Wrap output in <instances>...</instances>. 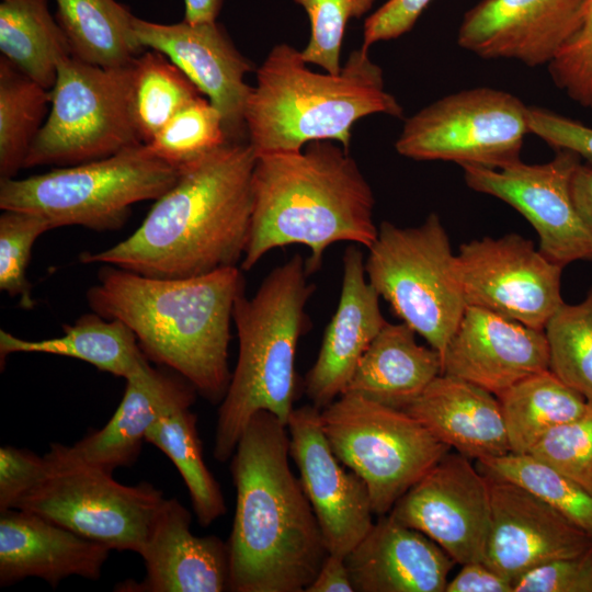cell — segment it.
I'll return each instance as SVG.
<instances>
[{
  "label": "cell",
  "mask_w": 592,
  "mask_h": 592,
  "mask_svg": "<svg viewBox=\"0 0 592 592\" xmlns=\"http://www.w3.org/2000/svg\"><path fill=\"white\" fill-rule=\"evenodd\" d=\"M255 153L248 141H226L180 168L177 182L125 240L83 263L111 264L149 277L184 278L237 266L253 212Z\"/></svg>",
  "instance_id": "obj_1"
},
{
  "label": "cell",
  "mask_w": 592,
  "mask_h": 592,
  "mask_svg": "<svg viewBox=\"0 0 592 592\" xmlns=\"http://www.w3.org/2000/svg\"><path fill=\"white\" fill-rule=\"evenodd\" d=\"M289 457L287 424L255 413L230 458L229 591L305 592L329 554Z\"/></svg>",
  "instance_id": "obj_2"
},
{
  "label": "cell",
  "mask_w": 592,
  "mask_h": 592,
  "mask_svg": "<svg viewBox=\"0 0 592 592\" xmlns=\"http://www.w3.org/2000/svg\"><path fill=\"white\" fill-rule=\"evenodd\" d=\"M242 292L244 277L237 266L159 278L104 264L87 300L93 312L125 323L149 361L181 375L217 405L231 379L230 322Z\"/></svg>",
  "instance_id": "obj_3"
},
{
  "label": "cell",
  "mask_w": 592,
  "mask_h": 592,
  "mask_svg": "<svg viewBox=\"0 0 592 592\" xmlns=\"http://www.w3.org/2000/svg\"><path fill=\"white\" fill-rule=\"evenodd\" d=\"M330 140L300 151L257 157L253 212L241 270H251L271 250L306 246V267H321L328 247L345 241L369 248L378 227L375 197L357 162Z\"/></svg>",
  "instance_id": "obj_4"
},
{
  "label": "cell",
  "mask_w": 592,
  "mask_h": 592,
  "mask_svg": "<svg viewBox=\"0 0 592 592\" xmlns=\"http://www.w3.org/2000/svg\"><path fill=\"white\" fill-rule=\"evenodd\" d=\"M244 110L248 143L255 157L300 151L318 140L349 150L353 125L372 114L401 117L386 91L383 69L360 47L338 73L309 69L300 50L275 45L257 69Z\"/></svg>",
  "instance_id": "obj_5"
},
{
  "label": "cell",
  "mask_w": 592,
  "mask_h": 592,
  "mask_svg": "<svg viewBox=\"0 0 592 592\" xmlns=\"http://www.w3.org/2000/svg\"><path fill=\"white\" fill-rule=\"evenodd\" d=\"M309 275L306 261L295 254L274 267L251 298L244 292L236 298L238 358L214 434L213 456L220 463L231 458L255 413L267 411L288 422L296 395V350L309 326L305 308L315 291Z\"/></svg>",
  "instance_id": "obj_6"
},
{
  "label": "cell",
  "mask_w": 592,
  "mask_h": 592,
  "mask_svg": "<svg viewBox=\"0 0 592 592\" xmlns=\"http://www.w3.org/2000/svg\"><path fill=\"white\" fill-rule=\"evenodd\" d=\"M179 174L180 168L143 144L107 158L59 167L25 179H3L0 208L42 215L53 228L116 230L126 223L134 204L156 201L177 182Z\"/></svg>",
  "instance_id": "obj_7"
},
{
  "label": "cell",
  "mask_w": 592,
  "mask_h": 592,
  "mask_svg": "<svg viewBox=\"0 0 592 592\" xmlns=\"http://www.w3.org/2000/svg\"><path fill=\"white\" fill-rule=\"evenodd\" d=\"M364 261L395 315L442 354L467 307L456 254L437 214L415 227L383 221Z\"/></svg>",
  "instance_id": "obj_8"
},
{
  "label": "cell",
  "mask_w": 592,
  "mask_h": 592,
  "mask_svg": "<svg viewBox=\"0 0 592 592\" xmlns=\"http://www.w3.org/2000/svg\"><path fill=\"white\" fill-rule=\"evenodd\" d=\"M133 64L103 68L66 56L58 61L47 118L24 168L68 167L143 145L132 104Z\"/></svg>",
  "instance_id": "obj_9"
},
{
  "label": "cell",
  "mask_w": 592,
  "mask_h": 592,
  "mask_svg": "<svg viewBox=\"0 0 592 592\" xmlns=\"http://www.w3.org/2000/svg\"><path fill=\"white\" fill-rule=\"evenodd\" d=\"M320 420L333 453L365 481L377 516L452 451L408 412L351 392L321 409Z\"/></svg>",
  "instance_id": "obj_10"
},
{
  "label": "cell",
  "mask_w": 592,
  "mask_h": 592,
  "mask_svg": "<svg viewBox=\"0 0 592 592\" xmlns=\"http://www.w3.org/2000/svg\"><path fill=\"white\" fill-rule=\"evenodd\" d=\"M525 105L516 95L489 87L447 94L403 123L397 152L419 161H452L501 169L521 160L530 133Z\"/></svg>",
  "instance_id": "obj_11"
},
{
  "label": "cell",
  "mask_w": 592,
  "mask_h": 592,
  "mask_svg": "<svg viewBox=\"0 0 592 592\" xmlns=\"http://www.w3.org/2000/svg\"><path fill=\"white\" fill-rule=\"evenodd\" d=\"M149 482L119 483L87 467L54 469L15 509L43 516L112 550L140 555L166 501Z\"/></svg>",
  "instance_id": "obj_12"
},
{
  "label": "cell",
  "mask_w": 592,
  "mask_h": 592,
  "mask_svg": "<svg viewBox=\"0 0 592 592\" xmlns=\"http://www.w3.org/2000/svg\"><path fill=\"white\" fill-rule=\"evenodd\" d=\"M456 264L467 306L544 330L563 303V267L517 234L463 243Z\"/></svg>",
  "instance_id": "obj_13"
},
{
  "label": "cell",
  "mask_w": 592,
  "mask_h": 592,
  "mask_svg": "<svg viewBox=\"0 0 592 592\" xmlns=\"http://www.w3.org/2000/svg\"><path fill=\"white\" fill-rule=\"evenodd\" d=\"M581 159L561 149L545 163L520 160L501 169L460 167L468 187L521 213L538 235L539 251L563 267L576 261H592V236L571 194L572 175Z\"/></svg>",
  "instance_id": "obj_14"
},
{
  "label": "cell",
  "mask_w": 592,
  "mask_h": 592,
  "mask_svg": "<svg viewBox=\"0 0 592 592\" xmlns=\"http://www.w3.org/2000/svg\"><path fill=\"white\" fill-rule=\"evenodd\" d=\"M388 515L430 537L456 563L483 561L491 524L488 479L471 459L449 451Z\"/></svg>",
  "instance_id": "obj_15"
},
{
  "label": "cell",
  "mask_w": 592,
  "mask_h": 592,
  "mask_svg": "<svg viewBox=\"0 0 592 592\" xmlns=\"http://www.w3.org/2000/svg\"><path fill=\"white\" fill-rule=\"evenodd\" d=\"M314 405L294 408L287 422L289 454L329 554L345 557L374 524L365 481L333 453Z\"/></svg>",
  "instance_id": "obj_16"
},
{
  "label": "cell",
  "mask_w": 592,
  "mask_h": 592,
  "mask_svg": "<svg viewBox=\"0 0 592 592\" xmlns=\"http://www.w3.org/2000/svg\"><path fill=\"white\" fill-rule=\"evenodd\" d=\"M134 30L145 48L167 56L220 112L229 141H248L244 110L252 87L246 76L254 67L221 24H160L135 16Z\"/></svg>",
  "instance_id": "obj_17"
},
{
  "label": "cell",
  "mask_w": 592,
  "mask_h": 592,
  "mask_svg": "<svg viewBox=\"0 0 592 592\" xmlns=\"http://www.w3.org/2000/svg\"><path fill=\"white\" fill-rule=\"evenodd\" d=\"M123 398L109 422L73 445L53 443L44 456L54 469L87 467L112 474L138 458L148 429L162 414L192 406L196 389L181 375L155 368L146 358L125 378Z\"/></svg>",
  "instance_id": "obj_18"
},
{
  "label": "cell",
  "mask_w": 592,
  "mask_h": 592,
  "mask_svg": "<svg viewBox=\"0 0 592 592\" xmlns=\"http://www.w3.org/2000/svg\"><path fill=\"white\" fill-rule=\"evenodd\" d=\"M588 0H481L464 14L457 44L482 59L548 66L580 27Z\"/></svg>",
  "instance_id": "obj_19"
},
{
  "label": "cell",
  "mask_w": 592,
  "mask_h": 592,
  "mask_svg": "<svg viewBox=\"0 0 592 592\" xmlns=\"http://www.w3.org/2000/svg\"><path fill=\"white\" fill-rule=\"evenodd\" d=\"M491 524L483 562L514 582L549 561L592 546V535L556 509L510 481L485 475Z\"/></svg>",
  "instance_id": "obj_20"
},
{
  "label": "cell",
  "mask_w": 592,
  "mask_h": 592,
  "mask_svg": "<svg viewBox=\"0 0 592 592\" xmlns=\"http://www.w3.org/2000/svg\"><path fill=\"white\" fill-rule=\"evenodd\" d=\"M546 369L549 355L544 330L475 306L466 307L442 354V374L496 396Z\"/></svg>",
  "instance_id": "obj_21"
},
{
  "label": "cell",
  "mask_w": 592,
  "mask_h": 592,
  "mask_svg": "<svg viewBox=\"0 0 592 592\" xmlns=\"http://www.w3.org/2000/svg\"><path fill=\"white\" fill-rule=\"evenodd\" d=\"M191 513L175 498L166 499L140 553L146 574L127 579L118 592H224L230 590L227 542L191 531Z\"/></svg>",
  "instance_id": "obj_22"
},
{
  "label": "cell",
  "mask_w": 592,
  "mask_h": 592,
  "mask_svg": "<svg viewBox=\"0 0 592 592\" xmlns=\"http://www.w3.org/2000/svg\"><path fill=\"white\" fill-rule=\"evenodd\" d=\"M364 261L358 247L348 246L338 307L305 378V392L319 409L345 391L360 358L387 322L380 311V296L367 280Z\"/></svg>",
  "instance_id": "obj_23"
},
{
  "label": "cell",
  "mask_w": 592,
  "mask_h": 592,
  "mask_svg": "<svg viewBox=\"0 0 592 592\" xmlns=\"http://www.w3.org/2000/svg\"><path fill=\"white\" fill-rule=\"evenodd\" d=\"M111 550L37 514L19 509L1 512V587L31 577L52 588L71 576L99 580Z\"/></svg>",
  "instance_id": "obj_24"
},
{
  "label": "cell",
  "mask_w": 592,
  "mask_h": 592,
  "mask_svg": "<svg viewBox=\"0 0 592 592\" xmlns=\"http://www.w3.org/2000/svg\"><path fill=\"white\" fill-rule=\"evenodd\" d=\"M354 592H445L456 563L423 533L378 515L344 557Z\"/></svg>",
  "instance_id": "obj_25"
},
{
  "label": "cell",
  "mask_w": 592,
  "mask_h": 592,
  "mask_svg": "<svg viewBox=\"0 0 592 592\" xmlns=\"http://www.w3.org/2000/svg\"><path fill=\"white\" fill-rule=\"evenodd\" d=\"M403 411L471 460L511 452L498 397L466 380L441 374Z\"/></svg>",
  "instance_id": "obj_26"
},
{
  "label": "cell",
  "mask_w": 592,
  "mask_h": 592,
  "mask_svg": "<svg viewBox=\"0 0 592 592\" xmlns=\"http://www.w3.org/2000/svg\"><path fill=\"white\" fill-rule=\"evenodd\" d=\"M441 374L442 357L435 349L419 344L407 323L386 322L360 358L344 392L405 410Z\"/></svg>",
  "instance_id": "obj_27"
},
{
  "label": "cell",
  "mask_w": 592,
  "mask_h": 592,
  "mask_svg": "<svg viewBox=\"0 0 592 592\" xmlns=\"http://www.w3.org/2000/svg\"><path fill=\"white\" fill-rule=\"evenodd\" d=\"M64 331L58 338L32 341L0 330L1 367L13 353H45L80 360L125 379L147 358L134 332L116 319L87 314Z\"/></svg>",
  "instance_id": "obj_28"
},
{
  "label": "cell",
  "mask_w": 592,
  "mask_h": 592,
  "mask_svg": "<svg viewBox=\"0 0 592 592\" xmlns=\"http://www.w3.org/2000/svg\"><path fill=\"white\" fill-rule=\"evenodd\" d=\"M71 56L103 68L129 66L145 48L128 7L116 0H55Z\"/></svg>",
  "instance_id": "obj_29"
},
{
  "label": "cell",
  "mask_w": 592,
  "mask_h": 592,
  "mask_svg": "<svg viewBox=\"0 0 592 592\" xmlns=\"http://www.w3.org/2000/svg\"><path fill=\"white\" fill-rule=\"evenodd\" d=\"M510 453L527 454L554 428L582 417L590 408L581 394L546 369L497 396Z\"/></svg>",
  "instance_id": "obj_30"
},
{
  "label": "cell",
  "mask_w": 592,
  "mask_h": 592,
  "mask_svg": "<svg viewBox=\"0 0 592 592\" xmlns=\"http://www.w3.org/2000/svg\"><path fill=\"white\" fill-rule=\"evenodd\" d=\"M0 50L1 56L47 90L55 84L58 61L71 55L47 0L1 1Z\"/></svg>",
  "instance_id": "obj_31"
},
{
  "label": "cell",
  "mask_w": 592,
  "mask_h": 592,
  "mask_svg": "<svg viewBox=\"0 0 592 592\" xmlns=\"http://www.w3.org/2000/svg\"><path fill=\"white\" fill-rule=\"evenodd\" d=\"M190 406L162 414L148 429L145 441L163 452L179 470L197 522L207 527L226 511L220 487L207 468L197 431V417Z\"/></svg>",
  "instance_id": "obj_32"
},
{
  "label": "cell",
  "mask_w": 592,
  "mask_h": 592,
  "mask_svg": "<svg viewBox=\"0 0 592 592\" xmlns=\"http://www.w3.org/2000/svg\"><path fill=\"white\" fill-rule=\"evenodd\" d=\"M50 90L0 57V178L24 168L30 149L49 113Z\"/></svg>",
  "instance_id": "obj_33"
},
{
  "label": "cell",
  "mask_w": 592,
  "mask_h": 592,
  "mask_svg": "<svg viewBox=\"0 0 592 592\" xmlns=\"http://www.w3.org/2000/svg\"><path fill=\"white\" fill-rule=\"evenodd\" d=\"M202 95L163 54L150 49L133 62L132 104L144 144H148L184 105Z\"/></svg>",
  "instance_id": "obj_34"
},
{
  "label": "cell",
  "mask_w": 592,
  "mask_h": 592,
  "mask_svg": "<svg viewBox=\"0 0 592 592\" xmlns=\"http://www.w3.org/2000/svg\"><path fill=\"white\" fill-rule=\"evenodd\" d=\"M476 463L483 475L524 488L592 535V494L566 475L530 454L508 453Z\"/></svg>",
  "instance_id": "obj_35"
},
{
  "label": "cell",
  "mask_w": 592,
  "mask_h": 592,
  "mask_svg": "<svg viewBox=\"0 0 592 592\" xmlns=\"http://www.w3.org/2000/svg\"><path fill=\"white\" fill-rule=\"evenodd\" d=\"M544 332L549 371L592 402V286L582 301L562 303Z\"/></svg>",
  "instance_id": "obj_36"
},
{
  "label": "cell",
  "mask_w": 592,
  "mask_h": 592,
  "mask_svg": "<svg viewBox=\"0 0 592 592\" xmlns=\"http://www.w3.org/2000/svg\"><path fill=\"white\" fill-rule=\"evenodd\" d=\"M226 141L220 112L200 95L178 111L146 145L157 157L181 168Z\"/></svg>",
  "instance_id": "obj_37"
},
{
  "label": "cell",
  "mask_w": 592,
  "mask_h": 592,
  "mask_svg": "<svg viewBox=\"0 0 592 592\" xmlns=\"http://www.w3.org/2000/svg\"><path fill=\"white\" fill-rule=\"evenodd\" d=\"M376 0H294L300 5L310 24L309 41L300 50L308 65L321 67L326 72L338 73L342 42L352 19L367 14Z\"/></svg>",
  "instance_id": "obj_38"
},
{
  "label": "cell",
  "mask_w": 592,
  "mask_h": 592,
  "mask_svg": "<svg viewBox=\"0 0 592 592\" xmlns=\"http://www.w3.org/2000/svg\"><path fill=\"white\" fill-rule=\"evenodd\" d=\"M53 229L42 215L5 209L0 215V289L19 297L23 308L31 309L34 301L26 269L36 239Z\"/></svg>",
  "instance_id": "obj_39"
},
{
  "label": "cell",
  "mask_w": 592,
  "mask_h": 592,
  "mask_svg": "<svg viewBox=\"0 0 592 592\" xmlns=\"http://www.w3.org/2000/svg\"><path fill=\"white\" fill-rule=\"evenodd\" d=\"M527 454L592 494V402L582 417L548 431Z\"/></svg>",
  "instance_id": "obj_40"
},
{
  "label": "cell",
  "mask_w": 592,
  "mask_h": 592,
  "mask_svg": "<svg viewBox=\"0 0 592 592\" xmlns=\"http://www.w3.org/2000/svg\"><path fill=\"white\" fill-rule=\"evenodd\" d=\"M554 84L574 103L592 110V0L582 23L547 66Z\"/></svg>",
  "instance_id": "obj_41"
},
{
  "label": "cell",
  "mask_w": 592,
  "mask_h": 592,
  "mask_svg": "<svg viewBox=\"0 0 592 592\" xmlns=\"http://www.w3.org/2000/svg\"><path fill=\"white\" fill-rule=\"evenodd\" d=\"M513 592H592V546L522 574Z\"/></svg>",
  "instance_id": "obj_42"
},
{
  "label": "cell",
  "mask_w": 592,
  "mask_h": 592,
  "mask_svg": "<svg viewBox=\"0 0 592 592\" xmlns=\"http://www.w3.org/2000/svg\"><path fill=\"white\" fill-rule=\"evenodd\" d=\"M50 474L45 456L15 446L0 448V512L16 504Z\"/></svg>",
  "instance_id": "obj_43"
},
{
  "label": "cell",
  "mask_w": 592,
  "mask_h": 592,
  "mask_svg": "<svg viewBox=\"0 0 592 592\" xmlns=\"http://www.w3.org/2000/svg\"><path fill=\"white\" fill-rule=\"evenodd\" d=\"M527 126L531 134L556 150H570L592 160V127L539 106H527Z\"/></svg>",
  "instance_id": "obj_44"
},
{
  "label": "cell",
  "mask_w": 592,
  "mask_h": 592,
  "mask_svg": "<svg viewBox=\"0 0 592 592\" xmlns=\"http://www.w3.org/2000/svg\"><path fill=\"white\" fill-rule=\"evenodd\" d=\"M432 0H387L369 14L363 26L362 48L384 41L396 39L411 31Z\"/></svg>",
  "instance_id": "obj_45"
},
{
  "label": "cell",
  "mask_w": 592,
  "mask_h": 592,
  "mask_svg": "<svg viewBox=\"0 0 592 592\" xmlns=\"http://www.w3.org/2000/svg\"><path fill=\"white\" fill-rule=\"evenodd\" d=\"M445 592H513V582L483 561H471L448 579Z\"/></svg>",
  "instance_id": "obj_46"
},
{
  "label": "cell",
  "mask_w": 592,
  "mask_h": 592,
  "mask_svg": "<svg viewBox=\"0 0 592 592\" xmlns=\"http://www.w3.org/2000/svg\"><path fill=\"white\" fill-rule=\"evenodd\" d=\"M305 592H354L344 557L328 554Z\"/></svg>",
  "instance_id": "obj_47"
},
{
  "label": "cell",
  "mask_w": 592,
  "mask_h": 592,
  "mask_svg": "<svg viewBox=\"0 0 592 592\" xmlns=\"http://www.w3.org/2000/svg\"><path fill=\"white\" fill-rule=\"evenodd\" d=\"M571 194L577 210L592 236V160L587 159L576 168L571 180Z\"/></svg>",
  "instance_id": "obj_48"
},
{
  "label": "cell",
  "mask_w": 592,
  "mask_h": 592,
  "mask_svg": "<svg viewBox=\"0 0 592 592\" xmlns=\"http://www.w3.org/2000/svg\"><path fill=\"white\" fill-rule=\"evenodd\" d=\"M224 0H184V20L191 24L216 21Z\"/></svg>",
  "instance_id": "obj_49"
}]
</instances>
